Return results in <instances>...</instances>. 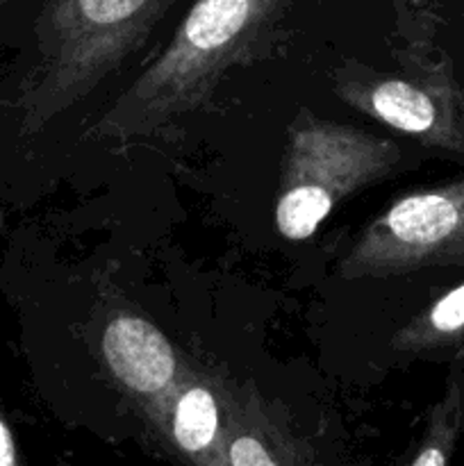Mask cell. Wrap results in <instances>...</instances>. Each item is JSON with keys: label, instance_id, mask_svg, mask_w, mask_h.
<instances>
[{"label": "cell", "instance_id": "cell-11", "mask_svg": "<svg viewBox=\"0 0 464 466\" xmlns=\"http://www.w3.org/2000/svg\"><path fill=\"white\" fill-rule=\"evenodd\" d=\"M16 464V449H14L9 428L0 421V466Z\"/></svg>", "mask_w": 464, "mask_h": 466}, {"label": "cell", "instance_id": "cell-1", "mask_svg": "<svg viewBox=\"0 0 464 466\" xmlns=\"http://www.w3.org/2000/svg\"><path fill=\"white\" fill-rule=\"evenodd\" d=\"M291 0H198L157 59L114 100L86 137H153L212 100L232 66L268 55Z\"/></svg>", "mask_w": 464, "mask_h": 466}, {"label": "cell", "instance_id": "cell-3", "mask_svg": "<svg viewBox=\"0 0 464 466\" xmlns=\"http://www.w3.org/2000/svg\"><path fill=\"white\" fill-rule=\"evenodd\" d=\"M176 0H50L41 116L80 103L146 44Z\"/></svg>", "mask_w": 464, "mask_h": 466}, {"label": "cell", "instance_id": "cell-9", "mask_svg": "<svg viewBox=\"0 0 464 466\" xmlns=\"http://www.w3.org/2000/svg\"><path fill=\"white\" fill-rule=\"evenodd\" d=\"M462 414V385H453L444 403L435 410L430 432L421 444V453L412 460V464H446L449 462V449L453 446L458 435V419Z\"/></svg>", "mask_w": 464, "mask_h": 466}, {"label": "cell", "instance_id": "cell-5", "mask_svg": "<svg viewBox=\"0 0 464 466\" xmlns=\"http://www.w3.org/2000/svg\"><path fill=\"white\" fill-rule=\"evenodd\" d=\"M464 268V177L396 200L339 262L344 280Z\"/></svg>", "mask_w": 464, "mask_h": 466}, {"label": "cell", "instance_id": "cell-6", "mask_svg": "<svg viewBox=\"0 0 464 466\" xmlns=\"http://www.w3.org/2000/svg\"><path fill=\"white\" fill-rule=\"evenodd\" d=\"M114 380L136 399L166 396L177 378V355L166 337L139 314L118 312L100 339Z\"/></svg>", "mask_w": 464, "mask_h": 466}, {"label": "cell", "instance_id": "cell-4", "mask_svg": "<svg viewBox=\"0 0 464 466\" xmlns=\"http://www.w3.org/2000/svg\"><path fill=\"white\" fill-rule=\"evenodd\" d=\"M396 71L344 66L335 91L368 116L414 137L423 146L464 159V89L449 64L400 50Z\"/></svg>", "mask_w": 464, "mask_h": 466}, {"label": "cell", "instance_id": "cell-7", "mask_svg": "<svg viewBox=\"0 0 464 466\" xmlns=\"http://www.w3.org/2000/svg\"><path fill=\"white\" fill-rule=\"evenodd\" d=\"M171 435L187 458L217 462L214 451H221V403L212 387L194 382L180 391L173 403Z\"/></svg>", "mask_w": 464, "mask_h": 466}, {"label": "cell", "instance_id": "cell-2", "mask_svg": "<svg viewBox=\"0 0 464 466\" xmlns=\"http://www.w3.org/2000/svg\"><path fill=\"white\" fill-rule=\"evenodd\" d=\"M400 155V146L391 139L300 109L282 155L277 232L291 241L312 237L341 200L385 180Z\"/></svg>", "mask_w": 464, "mask_h": 466}, {"label": "cell", "instance_id": "cell-8", "mask_svg": "<svg viewBox=\"0 0 464 466\" xmlns=\"http://www.w3.org/2000/svg\"><path fill=\"white\" fill-rule=\"evenodd\" d=\"M464 335V282L449 294L441 296L437 303L423 309L417 319L408 323L398 335L394 337V346L403 353H430L453 341L462 339Z\"/></svg>", "mask_w": 464, "mask_h": 466}, {"label": "cell", "instance_id": "cell-12", "mask_svg": "<svg viewBox=\"0 0 464 466\" xmlns=\"http://www.w3.org/2000/svg\"><path fill=\"white\" fill-rule=\"evenodd\" d=\"M412 3H414V5H417V3H421V0H412Z\"/></svg>", "mask_w": 464, "mask_h": 466}, {"label": "cell", "instance_id": "cell-10", "mask_svg": "<svg viewBox=\"0 0 464 466\" xmlns=\"http://www.w3.org/2000/svg\"><path fill=\"white\" fill-rule=\"evenodd\" d=\"M221 462L230 466H276L296 462L285 453L282 441L271 440L268 432H250V428L237 432L230 444L223 449Z\"/></svg>", "mask_w": 464, "mask_h": 466}]
</instances>
